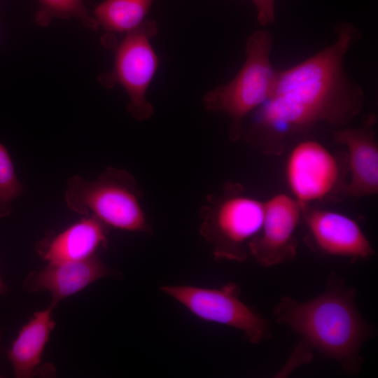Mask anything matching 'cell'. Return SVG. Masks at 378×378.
<instances>
[{
  "mask_svg": "<svg viewBox=\"0 0 378 378\" xmlns=\"http://www.w3.org/2000/svg\"><path fill=\"white\" fill-rule=\"evenodd\" d=\"M337 39L314 55L278 71L269 97L253 113L241 138L269 155L281 154L286 141L326 124L343 127L361 111L364 92L346 74L344 58L362 34L349 22L335 27Z\"/></svg>",
  "mask_w": 378,
  "mask_h": 378,
  "instance_id": "obj_1",
  "label": "cell"
},
{
  "mask_svg": "<svg viewBox=\"0 0 378 378\" xmlns=\"http://www.w3.org/2000/svg\"><path fill=\"white\" fill-rule=\"evenodd\" d=\"M355 296L353 288L331 278L325 292L309 301L283 297L273 315L278 323L299 334L303 342L300 347H306L293 356L305 353L307 358L311 347L337 361L347 372H358L363 362L360 350L373 330L359 314Z\"/></svg>",
  "mask_w": 378,
  "mask_h": 378,
  "instance_id": "obj_2",
  "label": "cell"
},
{
  "mask_svg": "<svg viewBox=\"0 0 378 378\" xmlns=\"http://www.w3.org/2000/svg\"><path fill=\"white\" fill-rule=\"evenodd\" d=\"M143 197L131 173L108 167L94 180L71 176L64 201L70 210L93 216L108 227L150 234L153 230L141 204Z\"/></svg>",
  "mask_w": 378,
  "mask_h": 378,
  "instance_id": "obj_3",
  "label": "cell"
},
{
  "mask_svg": "<svg viewBox=\"0 0 378 378\" xmlns=\"http://www.w3.org/2000/svg\"><path fill=\"white\" fill-rule=\"evenodd\" d=\"M272 36L266 29L255 31L246 43V59L236 76L226 84L206 92L204 108L230 117L229 139L241 138L244 119L270 95L278 71L270 59Z\"/></svg>",
  "mask_w": 378,
  "mask_h": 378,
  "instance_id": "obj_4",
  "label": "cell"
},
{
  "mask_svg": "<svg viewBox=\"0 0 378 378\" xmlns=\"http://www.w3.org/2000/svg\"><path fill=\"white\" fill-rule=\"evenodd\" d=\"M265 202L245 192L244 187L226 183L217 194L207 195L200 211V232L216 260H246L248 244L260 232Z\"/></svg>",
  "mask_w": 378,
  "mask_h": 378,
  "instance_id": "obj_5",
  "label": "cell"
},
{
  "mask_svg": "<svg viewBox=\"0 0 378 378\" xmlns=\"http://www.w3.org/2000/svg\"><path fill=\"white\" fill-rule=\"evenodd\" d=\"M158 31L156 22L146 19L126 33L115 48L113 68L99 76L106 88L115 85L123 88L130 99L127 111L139 121L149 119L154 112L146 94L158 66V56L150 44Z\"/></svg>",
  "mask_w": 378,
  "mask_h": 378,
  "instance_id": "obj_6",
  "label": "cell"
},
{
  "mask_svg": "<svg viewBox=\"0 0 378 378\" xmlns=\"http://www.w3.org/2000/svg\"><path fill=\"white\" fill-rule=\"evenodd\" d=\"M160 290L177 300L202 320L242 330L253 344L269 339L267 321L239 298V288L229 283L220 288L191 286H162Z\"/></svg>",
  "mask_w": 378,
  "mask_h": 378,
  "instance_id": "obj_7",
  "label": "cell"
},
{
  "mask_svg": "<svg viewBox=\"0 0 378 378\" xmlns=\"http://www.w3.org/2000/svg\"><path fill=\"white\" fill-rule=\"evenodd\" d=\"M302 214L301 204L287 194H276L265 201L262 227L248 244L249 254L265 267L293 260L295 233Z\"/></svg>",
  "mask_w": 378,
  "mask_h": 378,
  "instance_id": "obj_8",
  "label": "cell"
},
{
  "mask_svg": "<svg viewBox=\"0 0 378 378\" xmlns=\"http://www.w3.org/2000/svg\"><path fill=\"white\" fill-rule=\"evenodd\" d=\"M285 175L293 197L304 206L324 198L336 188L340 168L335 157L324 146L307 139L290 151Z\"/></svg>",
  "mask_w": 378,
  "mask_h": 378,
  "instance_id": "obj_9",
  "label": "cell"
},
{
  "mask_svg": "<svg viewBox=\"0 0 378 378\" xmlns=\"http://www.w3.org/2000/svg\"><path fill=\"white\" fill-rule=\"evenodd\" d=\"M309 242L319 252L331 255L367 258L374 250L359 225L334 211L302 206Z\"/></svg>",
  "mask_w": 378,
  "mask_h": 378,
  "instance_id": "obj_10",
  "label": "cell"
},
{
  "mask_svg": "<svg viewBox=\"0 0 378 378\" xmlns=\"http://www.w3.org/2000/svg\"><path fill=\"white\" fill-rule=\"evenodd\" d=\"M377 118L370 114L356 128L333 131L335 141L348 150L350 180L343 188L344 197L359 198L378 192V144L374 126Z\"/></svg>",
  "mask_w": 378,
  "mask_h": 378,
  "instance_id": "obj_11",
  "label": "cell"
},
{
  "mask_svg": "<svg viewBox=\"0 0 378 378\" xmlns=\"http://www.w3.org/2000/svg\"><path fill=\"white\" fill-rule=\"evenodd\" d=\"M111 273L95 255L83 260L48 262L44 267L31 272L23 286L29 292H48L52 298L50 304L56 307L61 300Z\"/></svg>",
  "mask_w": 378,
  "mask_h": 378,
  "instance_id": "obj_12",
  "label": "cell"
},
{
  "mask_svg": "<svg viewBox=\"0 0 378 378\" xmlns=\"http://www.w3.org/2000/svg\"><path fill=\"white\" fill-rule=\"evenodd\" d=\"M108 228L96 218L83 216L64 230L39 241L36 251L48 262L88 259L106 247Z\"/></svg>",
  "mask_w": 378,
  "mask_h": 378,
  "instance_id": "obj_13",
  "label": "cell"
},
{
  "mask_svg": "<svg viewBox=\"0 0 378 378\" xmlns=\"http://www.w3.org/2000/svg\"><path fill=\"white\" fill-rule=\"evenodd\" d=\"M54 306L35 312L12 342L8 358L18 378L32 377L41 364L43 350L55 327Z\"/></svg>",
  "mask_w": 378,
  "mask_h": 378,
  "instance_id": "obj_14",
  "label": "cell"
},
{
  "mask_svg": "<svg viewBox=\"0 0 378 378\" xmlns=\"http://www.w3.org/2000/svg\"><path fill=\"white\" fill-rule=\"evenodd\" d=\"M154 0H104L93 17L99 27L111 33L126 34L144 20Z\"/></svg>",
  "mask_w": 378,
  "mask_h": 378,
  "instance_id": "obj_15",
  "label": "cell"
},
{
  "mask_svg": "<svg viewBox=\"0 0 378 378\" xmlns=\"http://www.w3.org/2000/svg\"><path fill=\"white\" fill-rule=\"evenodd\" d=\"M39 8L36 12L34 21L40 27L49 26L55 18L70 19L76 18L90 29L96 30L99 25L88 11L84 0H38Z\"/></svg>",
  "mask_w": 378,
  "mask_h": 378,
  "instance_id": "obj_16",
  "label": "cell"
},
{
  "mask_svg": "<svg viewBox=\"0 0 378 378\" xmlns=\"http://www.w3.org/2000/svg\"><path fill=\"white\" fill-rule=\"evenodd\" d=\"M23 191L24 188L16 176L11 158L6 148L0 144V218L10 214L13 202Z\"/></svg>",
  "mask_w": 378,
  "mask_h": 378,
  "instance_id": "obj_17",
  "label": "cell"
},
{
  "mask_svg": "<svg viewBox=\"0 0 378 378\" xmlns=\"http://www.w3.org/2000/svg\"><path fill=\"white\" fill-rule=\"evenodd\" d=\"M257 10V20L261 26H268L275 20V0H251Z\"/></svg>",
  "mask_w": 378,
  "mask_h": 378,
  "instance_id": "obj_18",
  "label": "cell"
},
{
  "mask_svg": "<svg viewBox=\"0 0 378 378\" xmlns=\"http://www.w3.org/2000/svg\"><path fill=\"white\" fill-rule=\"evenodd\" d=\"M6 290V287L0 277V295H2Z\"/></svg>",
  "mask_w": 378,
  "mask_h": 378,
  "instance_id": "obj_19",
  "label": "cell"
},
{
  "mask_svg": "<svg viewBox=\"0 0 378 378\" xmlns=\"http://www.w3.org/2000/svg\"><path fill=\"white\" fill-rule=\"evenodd\" d=\"M1 332H0V341H1Z\"/></svg>",
  "mask_w": 378,
  "mask_h": 378,
  "instance_id": "obj_20",
  "label": "cell"
}]
</instances>
